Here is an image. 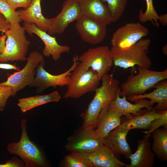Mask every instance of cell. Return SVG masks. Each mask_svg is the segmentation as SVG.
<instances>
[{
    "label": "cell",
    "mask_w": 167,
    "mask_h": 167,
    "mask_svg": "<svg viewBox=\"0 0 167 167\" xmlns=\"http://www.w3.org/2000/svg\"><path fill=\"white\" fill-rule=\"evenodd\" d=\"M102 85L96 90L95 95L85 111L81 116L83 123L81 127L92 126L95 128L101 111L114 100L119 93V81L112 74H106L102 78Z\"/></svg>",
    "instance_id": "obj_1"
},
{
    "label": "cell",
    "mask_w": 167,
    "mask_h": 167,
    "mask_svg": "<svg viewBox=\"0 0 167 167\" xmlns=\"http://www.w3.org/2000/svg\"><path fill=\"white\" fill-rule=\"evenodd\" d=\"M151 41L150 39L142 38L127 48L121 49L112 46L110 50L113 65L124 69L136 65L149 69L152 64L148 55Z\"/></svg>",
    "instance_id": "obj_2"
},
{
    "label": "cell",
    "mask_w": 167,
    "mask_h": 167,
    "mask_svg": "<svg viewBox=\"0 0 167 167\" xmlns=\"http://www.w3.org/2000/svg\"><path fill=\"white\" fill-rule=\"evenodd\" d=\"M138 73L129 75L120 87L119 96L126 97L142 94L158 82L167 79V69L150 70L138 66Z\"/></svg>",
    "instance_id": "obj_3"
},
{
    "label": "cell",
    "mask_w": 167,
    "mask_h": 167,
    "mask_svg": "<svg viewBox=\"0 0 167 167\" xmlns=\"http://www.w3.org/2000/svg\"><path fill=\"white\" fill-rule=\"evenodd\" d=\"M27 122L26 119H22L20 140L18 142L8 144L7 150L10 153L19 156L26 167H46L47 163L42 152L29 138Z\"/></svg>",
    "instance_id": "obj_4"
},
{
    "label": "cell",
    "mask_w": 167,
    "mask_h": 167,
    "mask_svg": "<svg viewBox=\"0 0 167 167\" xmlns=\"http://www.w3.org/2000/svg\"><path fill=\"white\" fill-rule=\"evenodd\" d=\"M26 31L19 23L11 25L10 28L5 31L6 36L5 47L0 54V62L26 60V55L31 42L25 35Z\"/></svg>",
    "instance_id": "obj_5"
},
{
    "label": "cell",
    "mask_w": 167,
    "mask_h": 167,
    "mask_svg": "<svg viewBox=\"0 0 167 167\" xmlns=\"http://www.w3.org/2000/svg\"><path fill=\"white\" fill-rule=\"evenodd\" d=\"M100 81L96 71L92 68L85 69L79 62L70 76L63 97L78 99L88 92H95Z\"/></svg>",
    "instance_id": "obj_6"
},
{
    "label": "cell",
    "mask_w": 167,
    "mask_h": 167,
    "mask_svg": "<svg viewBox=\"0 0 167 167\" xmlns=\"http://www.w3.org/2000/svg\"><path fill=\"white\" fill-rule=\"evenodd\" d=\"M44 56L37 50L32 51L27 58V62L22 69L10 75L7 80L0 85L11 87L13 89L12 96H15L19 90L33 82L36 69L41 62L45 61Z\"/></svg>",
    "instance_id": "obj_7"
},
{
    "label": "cell",
    "mask_w": 167,
    "mask_h": 167,
    "mask_svg": "<svg viewBox=\"0 0 167 167\" xmlns=\"http://www.w3.org/2000/svg\"><path fill=\"white\" fill-rule=\"evenodd\" d=\"M78 60L85 69L96 71L100 80L113 65L110 49L106 45L89 48L79 56Z\"/></svg>",
    "instance_id": "obj_8"
},
{
    "label": "cell",
    "mask_w": 167,
    "mask_h": 167,
    "mask_svg": "<svg viewBox=\"0 0 167 167\" xmlns=\"http://www.w3.org/2000/svg\"><path fill=\"white\" fill-rule=\"evenodd\" d=\"M78 58L77 55L74 56L72 58L73 64L70 68L58 75H53L47 72L44 69L45 62H41L36 68V76L29 86L36 87V92L41 93L50 87L55 88L57 86H67L72 72L79 63Z\"/></svg>",
    "instance_id": "obj_9"
},
{
    "label": "cell",
    "mask_w": 167,
    "mask_h": 167,
    "mask_svg": "<svg viewBox=\"0 0 167 167\" xmlns=\"http://www.w3.org/2000/svg\"><path fill=\"white\" fill-rule=\"evenodd\" d=\"M103 141V139L96 136L94 127L88 126L81 127L79 131L69 137L65 147L71 152L89 153L104 145Z\"/></svg>",
    "instance_id": "obj_10"
},
{
    "label": "cell",
    "mask_w": 167,
    "mask_h": 167,
    "mask_svg": "<svg viewBox=\"0 0 167 167\" xmlns=\"http://www.w3.org/2000/svg\"><path fill=\"white\" fill-rule=\"evenodd\" d=\"M82 15L78 0H66L60 12L56 17L48 19V33L50 35L62 34L70 23L76 20Z\"/></svg>",
    "instance_id": "obj_11"
},
{
    "label": "cell",
    "mask_w": 167,
    "mask_h": 167,
    "mask_svg": "<svg viewBox=\"0 0 167 167\" xmlns=\"http://www.w3.org/2000/svg\"><path fill=\"white\" fill-rule=\"evenodd\" d=\"M149 33L148 30L140 22L130 23L118 28L111 40L112 46L121 49L134 45Z\"/></svg>",
    "instance_id": "obj_12"
},
{
    "label": "cell",
    "mask_w": 167,
    "mask_h": 167,
    "mask_svg": "<svg viewBox=\"0 0 167 167\" xmlns=\"http://www.w3.org/2000/svg\"><path fill=\"white\" fill-rule=\"evenodd\" d=\"M76 21L75 28L83 41L96 45L105 39L107 33L106 25L83 15Z\"/></svg>",
    "instance_id": "obj_13"
},
{
    "label": "cell",
    "mask_w": 167,
    "mask_h": 167,
    "mask_svg": "<svg viewBox=\"0 0 167 167\" xmlns=\"http://www.w3.org/2000/svg\"><path fill=\"white\" fill-rule=\"evenodd\" d=\"M23 26L28 34L32 36L33 33L35 34L43 41L45 47L42 54L44 56H51L54 60L57 61L60 58L62 53L70 50L69 46L60 45L55 37L37 28L34 24L24 22Z\"/></svg>",
    "instance_id": "obj_14"
},
{
    "label": "cell",
    "mask_w": 167,
    "mask_h": 167,
    "mask_svg": "<svg viewBox=\"0 0 167 167\" xmlns=\"http://www.w3.org/2000/svg\"><path fill=\"white\" fill-rule=\"evenodd\" d=\"M122 116L109 104L105 106L98 116L95 128L96 136L103 139L113 130L121 124Z\"/></svg>",
    "instance_id": "obj_15"
},
{
    "label": "cell",
    "mask_w": 167,
    "mask_h": 167,
    "mask_svg": "<svg viewBox=\"0 0 167 167\" xmlns=\"http://www.w3.org/2000/svg\"><path fill=\"white\" fill-rule=\"evenodd\" d=\"M162 111H157L154 107L141 109L136 113L121 117V126L129 129H148L151 122L160 117Z\"/></svg>",
    "instance_id": "obj_16"
},
{
    "label": "cell",
    "mask_w": 167,
    "mask_h": 167,
    "mask_svg": "<svg viewBox=\"0 0 167 167\" xmlns=\"http://www.w3.org/2000/svg\"><path fill=\"white\" fill-rule=\"evenodd\" d=\"M151 135L145 134L137 141V150L127 157L131 160L127 167H152L154 164L155 154L152 152L149 141Z\"/></svg>",
    "instance_id": "obj_17"
},
{
    "label": "cell",
    "mask_w": 167,
    "mask_h": 167,
    "mask_svg": "<svg viewBox=\"0 0 167 167\" xmlns=\"http://www.w3.org/2000/svg\"><path fill=\"white\" fill-rule=\"evenodd\" d=\"M130 130L121 125L111 131L103 139V143L115 153L124 155L126 158L132 153L126 140Z\"/></svg>",
    "instance_id": "obj_18"
},
{
    "label": "cell",
    "mask_w": 167,
    "mask_h": 167,
    "mask_svg": "<svg viewBox=\"0 0 167 167\" xmlns=\"http://www.w3.org/2000/svg\"><path fill=\"white\" fill-rule=\"evenodd\" d=\"M82 15L107 26L113 22L107 5L102 0H78Z\"/></svg>",
    "instance_id": "obj_19"
},
{
    "label": "cell",
    "mask_w": 167,
    "mask_h": 167,
    "mask_svg": "<svg viewBox=\"0 0 167 167\" xmlns=\"http://www.w3.org/2000/svg\"><path fill=\"white\" fill-rule=\"evenodd\" d=\"M83 153L93 167H124L127 165L120 161L119 155L104 145L93 152Z\"/></svg>",
    "instance_id": "obj_20"
},
{
    "label": "cell",
    "mask_w": 167,
    "mask_h": 167,
    "mask_svg": "<svg viewBox=\"0 0 167 167\" xmlns=\"http://www.w3.org/2000/svg\"><path fill=\"white\" fill-rule=\"evenodd\" d=\"M152 88L156 89L152 92L129 96L127 99L131 101H135L142 99L148 98L150 100L152 106L155 103H157L154 107L156 110L161 111L167 110V81L166 79L161 80L155 84Z\"/></svg>",
    "instance_id": "obj_21"
},
{
    "label": "cell",
    "mask_w": 167,
    "mask_h": 167,
    "mask_svg": "<svg viewBox=\"0 0 167 167\" xmlns=\"http://www.w3.org/2000/svg\"><path fill=\"white\" fill-rule=\"evenodd\" d=\"M41 1L33 0L28 7L17 11L21 21L33 23L37 28L47 32L49 27L48 19L42 14Z\"/></svg>",
    "instance_id": "obj_22"
},
{
    "label": "cell",
    "mask_w": 167,
    "mask_h": 167,
    "mask_svg": "<svg viewBox=\"0 0 167 167\" xmlns=\"http://www.w3.org/2000/svg\"><path fill=\"white\" fill-rule=\"evenodd\" d=\"M125 96L120 97L119 93L116 99L111 101L109 105L116 110L122 116H127L138 111L142 108L150 109L151 106L150 101L142 99L135 102L133 104L128 102Z\"/></svg>",
    "instance_id": "obj_23"
},
{
    "label": "cell",
    "mask_w": 167,
    "mask_h": 167,
    "mask_svg": "<svg viewBox=\"0 0 167 167\" xmlns=\"http://www.w3.org/2000/svg\"><path fill=\"white\" fill-rule=\"evenodd\" d=\"M61 97L55 91L49 94L37 95L19 99L17 105L23 113H25L38 106L50 102H58Z\"/></svg>",
    "instance_id": "obj_24"
},
{
    "label": "cell",
    "mask_w": 167,
    "mask_h": 167,
    "mask_svg": "<svg viewBox=\"0 0 167 167\" xmlns=\"http://www.w3.org/2000/svg\"><path fill=\"white\" fill-rule=\"evenodd\" d=\"M158 128L152 133V150L160 160L167 161V125Z\"/></svg>",
    "instance_id": "obj_25"
},
{
    "label": "cell",
    "mask_w": 167,
    "mask_h": 167,
    "mask_svg": "<svg viewBox=\"0 0 167 167\" xmlns=\"http://www.w3.org/2000/svg\"><path fill=\"white\" fill-rule=\"evenodd\" d=\"M62 166L65 167H93L92 163L82 153L71 151L65 156Z\"/></svg>",
    "instance_id": "obj_26"
},
{
    "label": "cell",
    "mask_w": 167,
    "mask_h": 167,
    "mask_svg": "<svg viewBox=\"0 0 167 167\" xmlns=\"http://www.w3.org/2000/svg\"><path fill=\"white\" fill-rule=\"evenodd\" d=\"M147 7L145 11L143 12L141 9L138 16L139 21L142 23L150 21L152 24L158 28L160 24L158 22L159 15L157 13L153 4L152 0H145Z\"/></svg>",
    "instance_id": "obj_27"
},
{
    "label": "cell",
    "mask_w": 167,
    "mask_h": 167,
    "mask_svg": "<svg viewBox=\"0 0 167 167\" xmlns=\"http://www.w3.org/2000/svg\"><path fill=\"white\" fill-rule=\"evenodd\" d=\"M107 3L111 14L113 22H116L122 17L126 8L128 0H102Z\"/></svg>",
    "instance_id": "obj_28"
},
{
    "label": "cell",
    "mask_w": 167,
    "mask_h": 167,
    "mask_svg": "<svg viewBox=\"0 0 167 167\" xmlns=\"http://www.w3.org/2000/svg\"><path fill=\"white\" fill-rule=\"evenodd\" d=\"M0 13L11 25L19 23L22 21L17 11L14 10L6 0H0Z\"/></svg>",
    "instance_id": "obj_29"
},
{
    "label": "cell",
    "mask_w": 167,
    "mask_h": 167,
    "mask_svg": "<svg viewBox=\"0 0 167 167\" xmlns=\"http://www.w3.org/2000/svg\"><path fill=\"white\" fill-rule=\"evenodd\" d=\"M167 125V110L162 111L161 116L153 120L151 123L146 131L143 132L145 134L151 135L154 130L161 126Z\"/></svg>",
    "instance_id": "obj_30"
},
{
    "label": "cell",
    "mask_w": 167,
    "mask_h": 167,
    "mask_svg": "<svg viewBox=\"0 0 167 167\" xmlns=\"http://www.w3.org/2000/svg\"><path fill=\"white\" fill-rule=\"evenodd\" d=\"M13 89L9 86L0 85V111H3L5 107L7 100L12 96Z\"/></svg>",
    "instance_id": "obj_31"
},
{
    "label": "cell",
    "mask_w": 167,
    "mask_h": 167,
    "mask_svg": "<svg viewBox=\"0 0 167 167\" xmlns=\"http://www.w3.org/2000/svg\"><path fill=\"white\" fill-rule=\"evenodd\" d=\"M33 0H6L13 9L15 10L18 7L26 9L28 7Z\"/></svg>",
    "instance_id": "obj_32"
},
{
    "label": "cell",
    "mask_w": 167,
    "mask_h": 167,
    "mask_svg": "<svg viewBox=\"0 0 167 167\" xmlns=\"http://www.w3.org/2000/svg\"><path fill=\"white\" fill-rule=\"evenodd\" d=\"M11 24L6 21L3 15L0 13V31L4 32L6 30L9 29Z\"/></svg>",
    "instance_id": "obj_33"
},
{
    "label": "cell",
    "mask_w": 167,
    "mask_h": 167,
    "mask_svg": "<svg viewBox=\"0 0 167 167\" xmlns=\"http://www.w3.org/2000/svg\"><path fill=\"white\" fill-rule=\"evenodd\" d=\"M0 69L6 70H15L19 71L20 70L19 67L17 66L15 64L12 65L8 63H0Z\"/></svg>",
    "instance_id": "obj_34"
},
{
    "label": "cell",
    "mask_w": 167,
    "mask_h": 167,
    "mask_svg": "<svg viewBox=\"0 0 167 167\" xmlns=\"http://www.w3.org/2000/svg\"><path fill=\"white\" fill-rule=\"evenodd\" d=\"M6 38L5 34L0 36V54L2 52L5 47Z\"/></svg>",
    "instance_id": "obj_35"
},
{
    "label": "cell",
    "mask_w": 167,
    "mask_h": 167,
    "mask_svg": "<svg viewBox=\"0 0 167 167\" xmlns=\"http://www.w3.org/2000/svg\"><path fill=\"white\" fill-rule=\"evenodd\" d=\"M158 20L162 25L164 26H166L167 25V14H164L161 16H159Z\"/></svg>",
    "instance_id": "obj_36"
},
{
    "label": "cell",
    "mask_w": 167,
    "mask_h": 167,
    "mask_svg": "<svg viewBox=\"0 0 167 167\" xmlns=\"http://www.w3.org/2000/svg\"><path fill=\"white\" fill-rule=\"evenodd\" d=\"M162 52L163 54L165 55H167V44H166L164 46L162 49Z\"/></svg>",
    "instance_id": "obj_37"
}]
</instances>
